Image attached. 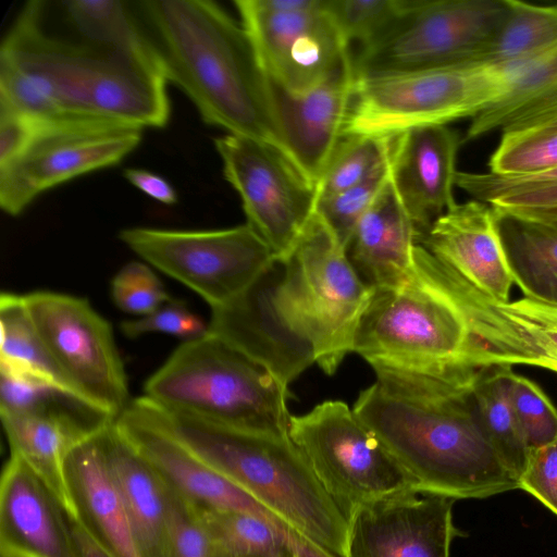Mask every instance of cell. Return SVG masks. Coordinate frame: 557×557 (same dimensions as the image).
Wrapping results in <instances>:
<instances>
[{"mask_svg":"<svg viewBox=\"0 0 557 557\" xmlns=\"http://www.w3.org/2000/svg\"><path fill=\"white\" fill-rule=\"evenodd\" d=\"M408 492L360 507L349 519L347 557H449L461 535L455 499Z\"/></svg>","mask_w":557,"mask_h":557,"instance_id":"17","label":"cell"},{"mask_svg":"<svg viewBox=\"0 0 557 557\" xmlns=\"http://www.w3.org/2000/svg\"><path fill=\"white\" fill-rule=\"evenodd\" d=\"M141 127L89 119L41 126L14 160L0 166V207L15 216L44 191L121 162L137 148Z\"/></svg>","mask_w":557,"mask_h":557,"instance_id":"14","label":"cell"},{"mask_svg":"<svg viewBox=\"0 0 557 557\" xmlns=\"http://www.w3.org/2000/svg\"><path fill=\"white\" fill-rule=\"evenodd\" d=\"M1 557H77L70 518L46 483L10 455L0 481Z\"/></svg>","mask_w":557,"mask_h":557,"instance_id":"22","label":"cell"},{"mask_svg":"<svg viewBox=\"0 0 557 557\" xmlns=\"http://www.w3.org/2000/svg\"><path fill=\"white\" fill-rule=\"evenodd\" d=\"M356 81L351 49L307 91L289 92L271 81L284 151L315 187L343 138Z\"/></svg>","mask_w":557,"mask_h":557,"instance_id":"18","label":"cell"},{"mask_svg":"<svg viewBox=\"0 0 557 557\" xmlns=\"http://www.w3.org/2000/svg\"><path fill=\"white\" fill-rule=\"evenodd\" d=\"M412 0H327L344 40L362 50L382 38L409 10Z\"/></svg>","mask_w":557,"mask_h":557,"instance_id":"37","label":"cell"},{"mask_svg":"<svg viewBox=\"0 0 557 557\" xmlns=\"http://www.w3.org/2000/svg\"><path fill=\"white\" fill-rule=\"evenodd\" d=\"M456 187L490 205L498 214L557 222V180L506 177L491 172L458 171Z\"/></svg>","mask_w":557,"mask_h":557,"instance_id":"30","label":"cell"},{"mask_svg":"<svg viewBox=\"0 0 557 557\" xmlns=\"http://www.w3.org/2000/svg\"><path fill=\"white\" fill-rule=\"evenodd\" d=\"M132 5L166 81L205 123L284 151L271 81L242 23L210 0Z\"/></svg>","mask_w":557,"mask_h":557,"instance_id":"3","label":"cell"},{"mask_svg":"<svg viewBox=\"0 0 557 557\" xmlns=\"http://www.w3.org/2000/svg\"><path fill=\"white\" fill-rule=\"evenodd\" d=\"M506 0H412L377 41L354 54L357 77L472 60L492 38Z\"/></svg>","mask_w":557,"mask_h":557,"instance_id":"12","label":"cell"},{"mask_svg":"<svg viewBox=\"0 0 557 557\" xmlns=\"http://www.w3.org/2000/svg\"><path fill=\"white\" fill-rule=\"evenodd\" d=\"M41 126L28 115L0 103V166L22 153Z\"/></svg>","mask_w":557,"mask_h":557,"instance_id":"45","label":"cell"},{"mask_svg":"<svg viewBox=\"0 0 557 557\" xmlns=\"http://www.w3.org/2000/svg\"><path fill=\"white\" fill-rule=\"evenodd\" d=\"M352 351L376 382L399 385L517 364L557 373V352L520 317L470 285L421 245L398 287L375 289Z\"/></svg>","mask_w":557,"mask_h":557,"instance_id":"1","label":"cell"},{"mask_svg":"<svg viewBox=\"0 0 557 557\" xmlns=\"http://www.w3.org/2000/svg\"><path fill=\"white\" fill-rule=\"evenodd\" d=\"M132 404L284 525L335 557H347L349 521L289 434L225 426L161 406L146 396Z\"/></svg>","mask_w":557,"mask_h":557,"instance_id":"5","label":"cell"},{"mask_svg":"<svg viewBox=\"0 0 557 557\" xmlns=\"http://www.w3.org/2000/svg\"><path fill=\"white\" fill-rule=\"evenodd\" d=\"M419 245L484 295L509 302L515 283L498 215L490 205L474 199L456 202L434 221Z\"/></svg>","mask_w":557,"mask_h":557,"instance_id":"21","label":"cell"},{"mask_svg":"<svg viewBox=\"0 0 557 557\" xmlns=\"http://www.w3.org/2000/svg\"><path fill=\"white\" fill-rule=\"evenodd\" d=\"M502 69L462 61L357 77L343 137L394 136L475 117L505 95Z\"/></svg>","mask_w":557,"mask_h":557,"instance_id":"8","label":"cell"},{"mask_svg":"<svg viewBox=\"0 0 557 557\" xmlns=\"http://www.w3.org/2000/svg\"><path fill=\"white\" fill-rule=\"evenodd\" d=\"M120 330L128 338L161 333L190 341L205 336L208 333V323L191 312L184 302L173 300L147 315L121 322Z\"/></svg>","mask_w":557,"mask_h":557,"instance_id":"42","label":"cell"},{"mask_svg":"<svg viewBox=\"0 0 557 557\" xmlns=\"http://www.w3.org/2000/svg\"><path fill=\"white\" fill-rule=\"evenodd\" d=\"M111 296L120 310L140 317L174 300L151 268L139 261L120 269L111 282Z\"/></svg>","mask_w":557,"mask_h":557,"instance_id":"40","label":"cell"},{"mask_svg":"<svg viewBox=\"0 0 557 557\" xmlns=\"http://www.w3.org/2000/svg\"><path fill=\"white\" fill-rule=\"evenodd\" d=\"M508 368L481 369L473 384V395L487 442L518 480L524 470L530 448L509 398Z\"/></svg>","mask_w":557,"mask_h":557,"instance_id":"31","label":"cell"},{"mask_svg":"<svg viewBox=\"0 0 557 557\" xmlns=\"http://www.w3.org/2000/svg\"><path fill=\"white\" fill-rule=\"evenodd\" d=\"M0 417L11 455L27 463L73 519L74 510L65 481L67 457L79 443L114 419L66 396L36 410L0 413Z\"/></svg>","mask_w":557,"mask_h":557,"instance_id":"20","label":"cell"},{"mask_svg":"<svg viewBox=\"0 0 557 557\" xmlns=\"http://www.w3.org/2000/svg\"><path fill=\"white\" fill-rule=\"evenodd\" d=\"M503 71L507 77L504 97L471 120L462 141L500 131L517 111L557 92V47L529 63Z\"/></svg>","mask_w":557,"mask_h":557,"instance_id":"34","label":"cell"},{"mask_svg":"<svg viewBox=\"0 0 557 557\" xmlns=\"http://www.w3.org/2000/svg\"><path fill=\"white\" fill-rule=\"evenodd\" d=\"M391 177L392 153L383 164L360 183L318 202V214L345 249L358 222L373 205Z\"/></svg>","mask_w":557,"mask_h":557,"instance_id":"38","label":"cell"},{"mask_svg":"<svg viewBox=\"0 0 557 557\" xmlns=\"http://www.w3.org/2000/svg\"><path fill=\"white\" fill-rule=\"evenodd\" d=\"M288 434L348 521L362 506L417 492L411 476L344 401L326 400L290 416Z\"/></svg>","mask_w":557,"mask_h":557,"instance_id":"9","label":"cell"},{"mask_svg":"<svg viewBox=\"0 0 557 557\" xmlns=\"http://www.w3.org/2000/svg\"><path fill=\"white\" fill-rule=\"evenodd\" d=\"M480 370L431 380L407 392L388 391L375 382L355 403V414L420 494L456 500L519 488L480 422L473 395Z\"/></svg>","mask_w":557,"mask_h":557,"instance_id":"4","label":"cell"},{"mask_svg":"<svg viewBox=\"0 0 557 557\" xmlns=\"http://www.w3.org/2000/svg\"><path fill=\"white\" fill-rule=\"evenodd\" d=\"M557 168V131L502 133L488 160L491 173L523 177Z\"/></svg>","mask_w":557,"mask_h":557,"instance_id":"36","label":"cell"},{"mask_svg":"<svg viewBox=\"0 0 557 557\" xmlns=\"http://www.w3.org/2000/svg\"><path fill=\"white\" fill-rule=\"evenodd\" d=\"M195 508L209 535L211 557H265L287 545V527L271 518L236 509Z\"/></svg>","mask_w":557,"mask_h":557,"instance_id":"32","label":"cell"},{"mask_svg":"<svg viewBox=\"0 0 557 557\" xmlns=\"http://www.w3.org/2000/svg\"><path fill=\"white\" fill-rule=\"evenodd\" d=\"M394 136H344L318 185V202L360 183L391 156Z\"/></svg>","mask_w":557,"mask_h":557,"instance_id":"35","label":"cell"},{"mask_svg":"<svg viewBox=\"0 0 557 557\" xmlns=\"http://www.w3.org/2000/svg\"><path fill=\"white\" fill-rule=\"evenodd\" d=\"M103 428L79 443L67 457L65 481L74 510L71 520L110 556L140 557L103 453L100 437Z\"/></svg>","mask_w":557,"mask_h":557,"instance_id":"24","label":"cell"},{"mask_svg":"<svg viewBox=\"0 0 557 557\" xmlns=\"http://www.w3.org/2000/svg\"><path fill=\"white\" fill-rule=\"evenodd\" d=\"M119 237L144 261L199 295L211 309L236 297L276 261L248 223L208 231L128 227Z\"/></svg>","mask_w":557,"mask_h":557,"instance_id":"10","label":"cell"},{"mask_svg":"<svg viewBox=\"0 0 557 557\" xmlns=\"http://www.w3.org/2000/svg\"><path fill=\"white\" fill-rule=\"evenodd\" d=\"M166 487L168 528L163 557H211L210 539L196 508Z\"/></svg>","mask_w":557,"mask_h":557,"instance_id":"41","label":"cell"},{"mask_svg":"<svg viewBox=\"0 0 557 557\" xmlns=\"http://www.w3.org/2000/svg\"><path fill=\"white\" fill-rule=\"evenodd\" d=\"M114 424L162 481L193 506L244 510L282 523L262 504L207 465L132 401L114 419Z\"/></svg>","mask_w":557,"mask_h":557,"instance_id":"19","label":"cell"},{"mask_svg":"<svg viewBox=\"0 0 557 557\" xmlns=\"http://www.w3.org/2000/svg\"><path fill=\"white\" fill-rule=\"evenodd\" d=\"M100 437L139 556L163 557L168 528L165 483L124 440L114 420L103 428Z\"/></svg>","mask_w":557,"mask_h":557,"instance_id":"26","label":"cell"},{"mask_svg":"<svg viewBox=\"0 0 557 557\" xmlns=\"http://www.w3.org/2000/svg\"><path fill=\"white\" fill-rule=\"evenodd\" d=\"M265 557H297L295 555V553L293 552V549L288 546V544L286 546H284L283 548L265 556Z\"/></svg>","mask_w":557,"mask_h":557,"instance_id":"51","label":"cell"},{"mask_svg":"<svg viewBox=\"0 0 557 557\" xmlns=\"http://www.w3.org/2000/svg\"><path fill=\"white\" fill-rule=\"evenodd\" d=\"M0 73L13 98L46 121L160 128L170 117L168 81L149 44L110 48L52 34L40 0L26 3L3 38Z\"/></svg>","mask_w":557,"mask_h":557,"instance_id":"2","label":"cell"},{"mask_svg":"<svg viewBox=\"0 0 557 557\" xmlns=\"http://www.w3.org/2000/svg\"><path fill=\"white\" fill-rule=\"evenodd\" d=\"M519 488L541 502L557 516V438L529 450Z\"/></svg>","mask_w":557,"mask_h":557,"instance_id":"43","label":"cell"},{"mask_svg":"<svg viewBox=\"0 0 557 557\" xmlns=\"http://www.w3.org/2000/svg\"><path fill=\"white\" fill-rule=\"evenodd\" d=\"M59 5L64 23L78 40L122 49L148 45L132 2L66 0L60 1Z\"/></svg>","mask_w":557,"mask_h":557,"instance_id":"33","label":"cell"},{"mask_svg":"<svg viewBox=\"0 0 557 557\" xmlns=\"http://www.w3.org/2000/svg\"><path fill=\"white\" fill-rule=\"evenodd\" d=\"M557 131V92L536 100L512 114L500 132Z\"/></svg>","mask_w":557,"mask_h":557,"instance_id":"47","label":"cell"},{"mask_svg":"<svg viewBox=\"0 0 557 557\" xmlns=\"http://www.w3.org/2000/svg\"><path fill=\"white\" fill-rule=\"evenodd\" d=\"M281 262L276 308L285 324L311 345L315 363L332 375L352 351L374 289L356 273L346 249L318 212Z\"/></svg>","mask_w":557,"mask_h":557,"instance_id":"7","label":"cell"},{"mask_svg":"<svg viewBox=\"0 0 557 557\" xmlns=\"http://www.w3.org/2000/svg\"><path fill=\"white\" fill-rule=\"evenodd\" d=\"M247 222L282 261L317 213V187L276 146L226 134L214 139Z\"/></svg>","mask_w":557,"mask_h":557,"instance_id":"13","label":"cell"},{"mask_svg":"<svg viewBox=\"0 0 557 557\" xmlns=\"http://www.w3.org/2000/svg\"><path fill=\"white\" fill-rule=\"evenodd\" d=\"M234 5L269 78L286 91L311 89L350 50L327 0L289 11L270 10L261 0H235Z\"/></svg>","mask_w":557,"mask_h":557,"instance_id":"15","label":"cell"},{"mask_svg":"<svg viewBox=\"0 0 557 557\" xmlns=\"http://www.w3.org/2000/svg\"><path fill=\"white\" fill-rule=\"evenodd\" d=\"M285 537L297 557H335L288 527L285 529Z\"/></svg>","mask_w":557,"mask_h":557,"instance_id":"50","label":"cell"},{"mask_svg":"<svg viewBox=\"0 0 557 557\" xmlns=\"http://www.w3.org/2000/svg\"><path fill=\"white\" fill-rule=\"evenodd\" d=\"M499 27L470 61L510 70L557 47V4L542 5L506 0Z\"/></svg>","mask_w":557,"mask_h":557,"instance_id":"28","label":"cell"},{"mask_svg":"<svg viewBox=\"0 0 557 557\" xmlns=\"http://www.w3.org/2000/svg\"><path fill=\"white\" fill-rule=\"evenodd\" d=\"M497 215L513 283L524 297L557 305V222Z\"/></svg>","mask_w":557,"mask_h":557,"instance_id":"27","label":"cell"},{"mask_svg":"<svg viewBox=\"0 0 557 557\" xmlns=\"http://www.w3.org/2000/svg\"><path fill=\"white\" fill-rule=\"evenodd\" d=\"M124 177L138 190L163 205H175L178 200L174 187L164 177L144 169H125Z\"/></svg>","mask_w":557,"mask_h":557,"instance_id":"48","label":"cell"},{"mask_svg":"<svg viewBox=\"0 0 557 557\" xmlns=\"http://www.w3.org/2000/svg\"><path fill=\"white\" fill-rule=\"evenodd\" d=\"M24 300L38 334L79 401L116 419L131 400L110 323L82 297L36 290L24 295Z\"/></svg>","mask_w":557,"mask_h":557,"instance_id":"11","label":"cell"},{"mask_svg":"<svg viewBox=\"0 0 557 557\" xmlns=\"http://www.w3.org/2000/svg\"><path fill=\"white\" fill-rule=\"evenodd\" d=\"M419 234L393 180L358 222L346 247L359 277L371 288L400 286L414 261Z\"/></svg>","mask_w":557,"mask_h":557,"instance_id":"25","label":"cell"},{"mask_svg":"<svg viewBox=\"0 0 557 557\" xmlns=\"http://www.w3.org/2000/svg\"><path fill=\"white\" fill-rule=\"evenodd\" d=\"M462 143L459 133L447 125L417 127L395 137L392 180L419 243L434 221L456 203V160Z\"/></svg>","mask_w":557,"mask_h":557,"instance_id":"23","label":"cell"},{"mask_svg":"<svg viewBox=\"0 0 557 557\" xmlns=\"http://www.w3.org/2000/svg\"><path fill=\"white\" fill-rule=\"evenodd\" d=\"M505 308L523 319L534 333L557 352V305L522 297Z\"/></svg>","mask_w":557,"mask_h":557,"instance_id":"46","label":"cell"},{"mask_svg":"<svg viewBox=\"0 0 557 557\" xmlns=\"http://www.w3.org/2000/svg\"><path fill=\"white\" fill-rule=\"evenodd\" d=\"M77 557H112L104 552L74 520L70 519Z\"/></svg>","mask_w":557,"mask_h":557,"instance_id":"49","label":"cell"},{"mask_svg":"<svg viewBox=\"0 0 557 557\" xmlns=\"http://www.w3.org/2000/svg\"><path fill=\"white\" fill-rule=\"evenodd\" d=\"M509 398L529 448L557 438V409L533 381L507 370Z\"/></svg>","mask_w":557,"mask_h":557,"instance_id":"39","label":"cell"},{"mask_svg":"<svg viewBox=\"0 0 557 557\" xmlns=\"http://www.w3.org/2000/svg\"><path fill=\"white\" fill-rule=\"evenodd\" d=\"M282 273V262L276 260L236 297L212 308L208 334L258 362L288 387L315 360L311 345L285 324L276 308Z\"/></svg>","mask_w":557,"mask_h":557,"instance_id":"16","label":"cell"},{"mask_svg":"<svg viewBox=\"0 0 557 557\" xmlns=\"http://www.w3.org/2000/svg\"><path fill=\"white\" fill-rule=\"evenodd\" d=\"M150 400L230 428L288 434L292 397L264 367L220 338L185 341L146 381Z\"/></svg>","mask_w":557,"mask_h":557,"instance_id":"6","label":"cell"},{"mask_svg":"<svg viewBox=\"0 0 557 557\" xmlns=\"http://www.w3.org/2000/svg\"><path fill=\"white\" fill-rule=\"evenodd\" d=\"M0 413L36 410L65 396L33 376L7 370H0Z\"/></svg>","mask_w":557,"mask_h":557,"instance_id":"44","label":"cell"},{"mask_svg":"<svg viewBox=\"0 0 557 557\" xmlns=\"http://www.w3.org/2000/svg\"><path fill=\"white\" fill-rule=\"evenodd\" d=\"M0 325V370L33 376L79 401L38 334L27 311L24 295L2 292Z\"/></svg>","mask_w":557,"mask_h":557,"instance_id":"29","label":"cell"}]
</instances>
